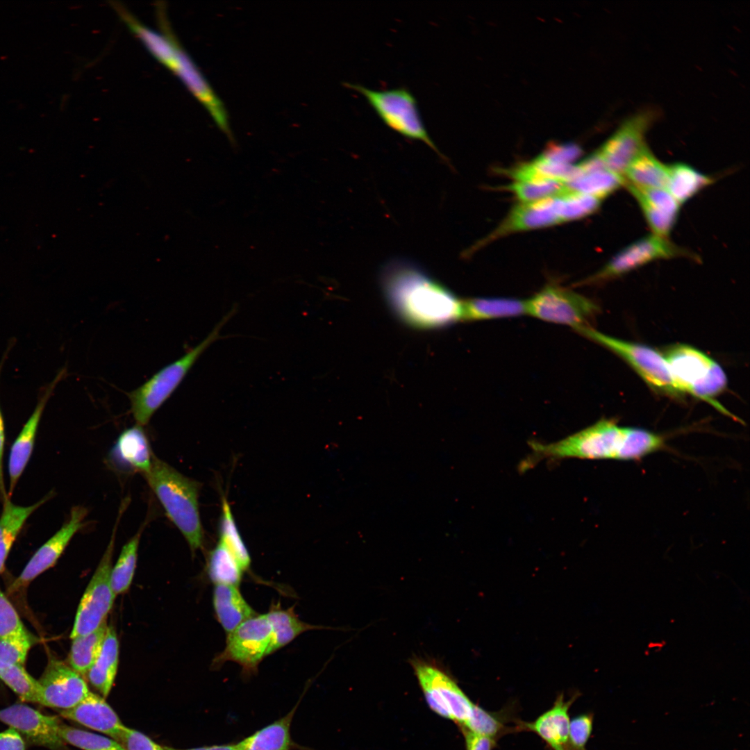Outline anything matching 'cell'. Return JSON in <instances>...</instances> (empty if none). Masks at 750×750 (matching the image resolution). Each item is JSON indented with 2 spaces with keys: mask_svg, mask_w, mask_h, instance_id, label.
<instances>
[{
  "mask_svg": "<svg viewBox=\"0 0 750 750\" xmlns=\"http://www.w3.org/2000/svg\"><path fill=\"white\" fill-rule=\"evenodd\" d=\"M506 724L505 715L501 712L488 711L474 704L470 717L461 727L496 740L510 729Z\"/></svg>",
  "mask_w": 750,
  "mask_h": 750,
  "instance_id": "cell-40",
  "label": "cell"
},
{
  "mask_svg": "<svg viewBox=\"0 0 750 750\" xmlns=\"http://www.w3.org/2000/svg\"><path fill=\"white\" fill-rule=\"evenodd\" d=\"M462 728L467 750H492L496 740Z\"/></svg>",
  "mask_w": 750,
  "mask_h": 750,
  "instance_id": "cell-47",
  "label": "cell"
},
{
  "mask_svg": "<svg viewBox=\"0 0 750 750\" xmlns=\"http://www.w3.org/2000/svg\"><path fill=\"white\" fill-rule=\"evenodd\" d=\"M1 365H0V372H1ZM4 442H5L4 425H3V420L1 412V410H0V494H1V497L2 501H3L5 499H6L8 497L7 495L6 492V489H5V486H4V481H3V454Z\"/></svg>",
  "mask_w": 750,
  "mask_h": 750,
  "instance_id": "cell-49",
  "label": "cell"
},
{
  "mask_svg": "<svg viewBox=\"0 0 750 750\" xmlns=\"http://www.w3.org/2000/svg\"><path fill=\"white\" fill-rule=\"evenodd\" d=\"M667 437L644 428L619 426L603 419L564 439L551 443L529 442L532 453L522 469L542 459H611L638 460L667 447Z\"/></svg>",
  "mask_w": 750,
  "mask_h": 750,
  "instance_id": "cell-2",
  "label": "cell"
},
{
  "mask_svg": "<svg viewBox=\"0 0 750 750\" xmlns=\"http://www.w3.org/2000/svg\"><path fill=\"white\" fill-rule=\"evenodd\" d=\"M553 210L561 222L578 219L594 213L602 199L583 193L567 191L551 199Z\"/></svg>",
  "mask_w": 750,
  "mask_h": 750,
  "instance_id": "cell-34",
  "label": "cell"
},
{
  "mask_svg": "<svg viewBox=\"0 0 750 750\" xmlns=\"http://www.w3.org/2000/svg\"><path fill=\"white\" fill-rule=\"evenodd\" d=\"M578 332L623 358L651 388L672 397L682 395L674 384L664 356L657 351L604 335L590 326Z\"/></svg>",
  "mask_w": 750,
  "mask_h": 750,
  "instance_id": "cell-9",
  "label": "cell"
},
{
  "mask_svg": "<svg viewBox=\"0 0 750 750\" xmlns=\"http://www.w3.org/2000/svg\"><path fill=\"white\" fill-rule=\"evenodd\" d=\"M87 509L81 506L72 508L67 522L33 554L25 567L12 583L8 591L13 593L28 585L46 570L53 567L76 533L84 526Z\"/></svg>",
  "mask_w": 750,
  "mask_h": 750,
  "instance_id": "cell-16",
  "label": "cell"
},
{
  "mask_svg": "<svg viewBox=\"0 0 750 750\" xmlns=\"http://www.w3.org/2000/svg\"><path fill=\"white\" fill-rule=\"evenodd\" d=\"M59 735L65 743L82 750H124L115 740L60 724Z\"/></svg>",
  "mask_w": 750,
  "mask_h": 750,
  "instance_id": "cell-41",
  "label": "cell"
},
{
  "mask_svg": "<svg viewBox=\"0 0 750 750\" xmlns=\"http://www.w3.org/2000/svg\"><path fill=\"white\" fill-rule=\"evenodd\" d=\"M146 478L167 516L194 553L203 543L198 497L200 483L178 472L154 455Z\"/></svg>",
  "mask_w": 750,
  "mask_h": 750,
  "instance_id": "cell-4",
  "label": "cell"
},
{
  "mask_svg": "<svg viewBox=\"0 0 750 750\" xmlns=\"http://www.w3.org/2000/svg\"><path fill=\"white\" fill-rule=\"evenodd\" d=\"M238 311V306L222 317L203 340L183 356L165 366L149 380L127 394L131 412L137 424H147L158 409L170 397L201 354L224 337L220 331Z\"/></svg>",
  "mask_w": 750,
  "mask_h": 750,
  "instance_id": "cell-5",
  "label": "cell"
},
{
  "mask_svg": "<svg viewBox=\"0 0 750 750\" xmlns=\"http://www.w3.org/2000/svg\"><path fill=\"white\" fill-rule=\"evenodd\" d=\"M0 750H26L23 738L11 728L0 732Z\"/></svg>",
  "mask_w": 750,
  "mask_h": 750,
  "instance_id": "cell-48",
  "label": "cell"
},
{
  "mask_svg": "<svg viewBox=\"0 0 750 750\" xmlns=\"http://www.w3.org/2000/svg\"><path fill=\"white\" fill-rule=\"evenodd\" d=\"M212 602L217 619L227 634L246 620L258 615L246 601L237 586L215 585Z\"/></svg>",
  "mask_w": 750,
  "mask_h": 750,
  "instance_id": "cell-24",
  "label": "cell"
},
{
  "mask_svg": "<svg viewBox=\"0 0 750 750\" xmlns=\"http://www.w3.org/2000/svg\"><path fill=\"white\" fill-rule=\"evenodd\" d=\"M49 495L29 506L15 505L8 497L3 501V510L0 516V574L5 569V563L12 546L28 517L42 505Z\"/></svg>",
  "mask_w": 750,
  "mask_h": 750,
  "instance_id": "cell-29",
  "label": "cell"
},
{
  "mask_svg": "<svg viewBox=\"0 0 750 750\" xmlns=\"http://www.w3.org/2000/svg\"><path fill=\"white\" fill-rule=\"evenodd\" d=\"M527 313L526 301L482 297L462 301V321L517 317Z\"/></svg>",
  "mask_w": 750,
  "mask_h": 750,
  "instance_id": "cell-26",
  "label": "cell"
},
{
  "mask_svg": "<svg viewBox=\"0 0 750 750\" xmlns=\"http://www.w3.org/2000/svg\"><path fill=\"white\" fill-rule=\"evenodd\" d=\"M527 313L541 320L576 329L588 327L598 312L585 297L555 284H549L526 301Z\"/></svg>",
  "mask_w": 750,
  "mask_h": 750,
  "instance_id": "cell-10",
  "label": "cell"
},
{
  "mask_svg": "<svg viewBox=\"0 0 750 750\" xmlns=\"http://www.w3.org/2000/svg\"><path fill=\"white\" fill-rule=\"evenodd\" d=\"M35 640L28 631L0 638V662L24 665Z\"/></svg>",
  "mask_w": 750,
  "mask_h": 750,
  "instance_id": "cell-42",
  "label": "cell"
},
{
  "mask_svg": "<svg viewBox=\"0 0 750 750\" xmlns=\"http://www.w3.org/2000/svg\"><path fill=\"white\" fill-rule=\"evenodd\" d=\"M119 663V642L112 626H108L101 651L85 674L90 683L104 698L109 694Z\"/></svg>",
  "mask_w": 750,
  "mask_h": 750,
  "instance_id": "cell-25",
  "label": "cell"
},
{
  "mask_svg": "<svg viewBox=\"0 0 750 750\" xmlns=\"http://www.w3.org/2000/svg\"><path fill=\"white\" fill-rule=\"evenodd\" d=\"M115 740L124 750H165L146 735L126 726Z\"/></svg>",
  "mask_w": 750,
  "mask_h": 750,
  "instance_id": "cell-46",
  "label": "cell"
},
{
  "mask_svg": "<svg viewBox=\"0 0 750 750\" xmlns=\"http://www.w3.org/2000/svg\"><path fill=\"white\" fill-rule=\"evenodd\" d=\"M226 646L215 658V667L226 662L238 663L244 674L257 672L258 666L268 656L272 629L266 615L253 617L227 634Z\"/></svg>",
  "mask_w": 750,
  "mask_h": 750,
  "instance_id": "cell-12",
  "label": "cell"
},
{
  "mask_svg": "<svg viewBox=\"0 0 750 750\" xmlns=\"http://www.w3.org/2000/svg\"><path fill=\"white\" fill-rule=\"evenodd\" d=\"M581 154V149L576 144H551L538 158L553 164L571 165Z\"/></svg>",
  "mask_w": 750,
  "mask_h": 750,
  "instance_id": "cell-45",
  "label": "cell"
},
{
  "mask_svg": "<svg viewBox=\"0 0 750 750\" xmlns=\"http://www.w3.org/2000/svg\"><path fill=\"white\" fill-rule=\"evenodd\" d=\"M126 504L123 503L106 550L78 604L70 638L88 635L106 620L115 598L110 585V572L116 531Z\"/></svg>",
  "mask_w": 750,
  "mask_h": 750,
  "instance_id": "cell-8",
  "label": "cell"
},
{
  "mask_svg": "<svg viewBox=\"0 0 750 750\" xmlns=\"http://www.w3.org/2000/svg\"><path fill=\"white\" fill-rule=\"evenodd\" d=\"M560 223L553 209L551 198L515 206L505 219L480 245L515 232L551 226Z\"/></svg>",
  "mask_w": 750,
  "mask_h": 750,
  "instance_id": "cell-20",
  "label": "cell"
},
{
  "mask_svg": "<svg viewBox=\"0 0 750 750\" xmlns=\"http://www.w3.org/2000/svg\"><path fill=\"white\" fill-rule=\"evenodd\" d=\"M153 456L143 426L137 424L120 434L110 453L118 466L144 474L150 469Z\"/></svg>",
  "mask_w": 750,
  "mask_h": 750,
  "instance_id": "cell-23",
  "label": "cell"
},
{
  "mask_svg": "<svg viewBox=\"0 0 750 750\" xmlns=\"http://www.w3.org/2000/svg\"><path fill=\"white\" fill-rule=\"evenodd\" d=\"M594 715L588 712L574 717L569 722V744L574 750H586L593 729Z\"/></svg>",
  "mask_w": 750,
  "mask_h": 750,
  "instance_id": "cell-44",
  "label": "cell"
},
{
  "mask_svg": "<svg viewBox=\"0 0 750 750\" xmlns=\"http://www.w3.org/2000/svg\"><path fill=\"white\" fill-rule=\"evenodd\" d=\"M581 174L565 183L567 191L589 194L601 199L625 185L624 177L604 163L598 152L578 164Z\"/></svg>",
  "mask_w": 750,
  "mask_h": 750,
  "instance_id": "cell-21",
  "label": "cell"
},
{
  "mask_svg": "<svg viewBox=\"0 0 750 750\" xmlns=\"http://www.w3.org/2000/svg\"><path fill=\"white\" fill-rule=\"evenodd\" d=\"M243 572L236 559L219 540L208 558V573L210 580L215 585L239 587Z\"/></svg>",
  "mask_w": 750,
  "mask_h": 750,
  "instance_id": "cell-33",
  "label": "cell"
},
{
  "mask_svg": "<svg viewBox=\"0 0 750 750\" xmlns=\"http://www.w3.org/2000/svg\"><path fill=\"white\" fill-rule=\"evenodd\" d=\"M626 184L639 188H666L668 166L647 147L631 163L624 175Z\"/></svg>",
  "mask_w": 750,
  "mask_h": 750,
  "instance_id": "cell-30",
  "label": "cell"
},
{
  "mask_svg": "<svg viewBox=\"0 0 750 750\" xmlns=\"http://www.w3.org/2000/svg\"><path fill=\"white\" fill-rule=\"evenodd\" d=\"M38 681V703L60 711L74 707L90 692L82 675L56 658L49 660Z\"/></svg>",
  "mask_w": 750,
  "mask_h": 750,
  "instance_id": "cell-15",
  "label": "cell"
},
{
  "mask_svg": "<svg viewBox=\"0 0 750 750\" xmlns=\"http://www.w3.org/2000/svg\"><path fill=\"white\" fill-rule=\"evenodd\" d=\"M0 721L18 732L30 743L51 750H62L65 742L59 735L61 724L26 704L16 703L0 709Z\"/></svg>",
  "mask_w": 750,
  "mask_h": 750,
  "instance_id": "cell-17",
  "label": "cell"
},
{
  "mask_svg": "<svg viewBox=\"0 0 750 750\" xmlns=\"http://www.w3.org/2000/svg\"><path fill=\"white\" fill-rule=\"evenodd\" d=\"M140 535L141 531L123 547L116 564L112 567L110 580L115 596L126 592L131 585L136 567Z\"/></svg>",
  "mask_w": 750,
  "mask_h": 750,
  "instance_id": "cell-36",
  "label": "cell"
},
{
  "mask_svg": "<svg viewBox=\"0 0 750 750\" xmlns=\"http://www.w3.org/2000/svg\"><path fill=\"white\" fill-rule=\"evenodd\" d=\"M0 679L21 699L38 703V681L28 673L24 665L0 662Z\"/></svg>",
  "mask_w": 750,
  "mask_h": 750,
  "instance_id": "cell-38",
  "label": "cell"
},
{
  "mask_svg": "<svg viewBox=\"0 0 750 750\" xmlns=\"http://www.w3.org/2000/svg\"><path fill=\"white\" fill-rule=\"evenodd\" d=\"M411 664L431 710L462 726L470 717L474 703L439 667L417 658Z\"/></svg>",
  "mask_w": 750,
  "mask_h": 750,
  "instance_id": "cell-11",
  "label": "cell"
},
{
  "mask_svg": "<svg viewBox=\"0 0 750 750\" xmlns=\"http://www.w3.org/2000/svg\"><path fill=\"white\" fill-rule=\"evenodd\" d=\"M712 183V179L689 165L678 162L668 166L666 189L681 205Z\"/></svg>",
  "mask_w": 750,
  "mask_h": 750,
  "instance_id": "cell-31",
  "label": "cell"
},
{
  "mask_svg": "<svg viewBox=\"0 0 750 750\" xmlns=\"http://www.w3.org/2000/svg\"><path fill=\"white\" fill-rule=\"evenodd\" d=\"M297 706L286 715L237 743L238 750H290V726Z\"/></svg>",
  "mask_w": 750,
  "mask_h": 750,
  "instance_id": "cell-28",
  "label": "cell"
},
{
  "mask_svg": "<svg viewBox=\"0 0 750 750\" xmlns=\"http://www.w3.org/2000/svg\"><path fill=\"white\" fill-rule=\"evenodd\" d=\"M688 255L667 238L651 234L619 251L599 272L583 283H598L624 275L656 260Z\"/></svg>",
  "mask_w": 750,
  "mask_h": 750,
  "instance_id": "cell-13",
  "label": "cell"
},
{
  "mask_svg": "<svg viewBox=\"0 0 750 750\" xmlns=\"http://www.w3.org/2000/svg\"><path fill=\"white\" fill-rule=\"evenodd\" d=\"M576 699L559 695L553 705L531 722H518L516 730L537 734L551 750H574L569 744V710Z\"/></svg>",
  "mask_w": 750,
  "mask_h": 750,
  "instance_id": "cell-18",
  "label": "cell"
},
{
  "mask_svg": "<svg viewBox=\"0 0 750 750\" xmlns=\"http://www.w3.org/2000/svg\"><path fill=\"white\" fill-rule=\"evenodd\" d=\"M165 750H238L237 744H222L208 747H201L188 749H178L172 747L163 746Z\"/></svg>",
  "mask_w": 750,
  "mask_h": 750,
  "instance_id": "cell-50",
  "label": "cell"
},
{
  "mask_svg": "<svg viewBox=\"0 0 750 750\" xmlns=\"http://www.w3.org/2000/svg\"><path fill=\"white\" fill-rule=\"evenodd\" d=\"M664 357L674 384L682 394L688 392L722 413H728L715 399L727 383L726 374L717 362L701 351L684 344L672 347Z\"/></svg>",
  "mask_w": 750,
  "mask_h": 750,
  "instance_id": "cell-6",
  "label": "cell"
},
{
  "mask_svg": "<svg viewBox=\"0 0 750 750\" xmlns=\"http://www.w3.org/2000/svg\"><path fill=\"white\" fill-rule=\"evenodd\" d=\"M63 374L64 372H60L46 390L33 412L12 444L8 460L9 497L12 495L15 485L31 456L38 426L47 400L51 394L55 385L62 378Z\"/></svg>",
  "mask_w": 750,
  "mask_h": 750,
  "instance_id": "cell-22",
  "label": "cell"
},
{
  "mask_svg": "<svg viewBox=\"0 0 750 750\" xmlns=\"http://www.w3.org/2000/svg\"><path fill=\"white\" fill-rule=\"evenodd\" d=\"M110 5L120 20L149 53L181 81L206 109L221 131L233 140L226 110L177 39L172 28L165 3L157 2L156 4L158 31L144 24L123 3L110 1Z\"/></svg>",
  "mask_w": 750,
  "mask_h": 750,
  "instance_id": "cell-3",
  "label": "cell"
},
{
  "mask_svg": "<svg viewBox=\"0 0 750 750\" xmlns=\"http://www.w3.org/2000/svg\"><path fill=\"white\" fill-rule=\"evenodd\" d=\"M222 502V514L219 524V540L228 548L243 571H245L251 565L249 553L238 531L227 499L223 497Z\"/></svg>",
  "mask_w": 750,
  "mask_h": 750,
  "instance_id": "cell-35",
  "label": "cell"
},
{
  "mask_svg": "<svg viewBox=\"0 0 750 750\" xmlns=\"http://www.w3.org/2000/svg\"><path fill=\"white\" fill-rule=\"evenodd\" d=\"M265 615L272 629L268 656L286 646L306 631L323 628L301 621L295 613L294 607L282 609L279 603H273Z\"/></svg>",
  "mask_w": 750,
  "mask_h": 750,
  "instance_id": "cell-27",
  "label": "cell"
},
{
  "mask_svg": "<svg viewBox=\"0 0 750 750\" xmlns=\"http://www.w3.org/2000/svg\"><path fill=\"white\" fill-rule=\"evenodd\" d=\"M26 631L17 610L0 589V638Z\"/></svg>",
  "mask_w": 750,
  "mask_h": 750,
  "instance_id": "cell-43",
  "label": "cell"
},
{
  "mask_svg": "<svg viewBox=\"0 0 750 750\" xmlns=\"http://www.w3.org/2000/svg\"><path fill=\"white\" fill-rule=\"evenodd\" d=\"M656 112L644 110L626 119L597 151L606 165L623 176L631 163L647 147L644 135Z\"/></svg>",
  "mask_w": 750,
  "mask_h": 750,
  "instance_id": "cell-14",
  "label": "cell"
},
{
  "mask_svg": "<svg viewBox=\"0 0 750 750\" xmlns=\"http://www.w3.org/2000/svg\"><path fill=\"white\" fill-rule=\"evenodd\" d=\"M626 186L638 201L653 234L667 238L676 222L678 215L649 201L635 188Z\"/></svg>",
  "mask_w": 750,
  "mask_h": 750,
  "instance_id": "cell-39",
  "label": "cell"
},
{
  "mask_svg": "<svg viewBox=\"0 0 750 750\" xmlns=\"http://www.w3.org/2000/svg\"><path fill=\"white\" fill-rule=\"evenodd\" d=\"M344 85L361 94L389 128L405 138L423 142L445 159L426 131L416 99L409 90L396 88L376 90L358 83Z\"/></svg>",
  "mask_w": 750,
  "mask_h": 750,
  "instance_id": "cell-7",
  "label": "cell"
},
{
  "mask_svg": "<svg viewBox=\"0 0 750 750\" xmlns=\"http://www.w3.org/2000/svg\"><path fill=\"white\" fill-rule=\"evenodd\" d=\"M522 203H531L567 192L564 182L552 180L515 181L507 186Z\"/></svg>",
  "mask_w": 750,
  "mask_h": 750,
  "instance_id": "cell-37",
  "label": "cell"
},
{
  "mask_svg": "<svg viewBox=\"0 0 750 750\" xmlns=\"http://www.w3.org/2000/svg\"><path fill=\"white\" fill-rule=\"evenodd\" d=\"M381 279L390 308L410 326L433 329L462 320V301L411 263H388Z\"/></svg>",
  "mask_w": 750,
  "mask_h": 750,
  "instance_id": "cell-1",
  "label": "cell"
},
{
  "mask_svg": "<svg viewBox=\"0 0 750 750\" xmlns=\"http://www.w3.org/2000/svg\"><path fill=\"white\" fill-rule=\"evenodd\" d=\"M60 715L116 740L126 727L102 696L90 692L74 707L60 711Z\"/></svg>",
  "mask_w": 750,
  "mask_h": 750,
  "instance_id": "cell-19",
  "label": "cell"
},
{
  "mask_svg": "<svg viewBox=\"0 0 750 750\" xmlns=\"http://www.w3.org/2000/svg\"><path fill=\"white\" fill-rule=\"evenodd\" d=\"M108 628L105 621L97 630L72 640L69 665L81 675L86 674L99 656Z\"/></svg>",
  "mask_w": 750,
  "mask_h": 750,
  "instance_id": "cell-32",
  "label": "cell"
}]
</instances>
